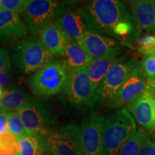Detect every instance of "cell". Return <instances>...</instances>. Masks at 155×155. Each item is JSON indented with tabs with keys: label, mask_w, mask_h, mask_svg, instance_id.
<instances>
[{
	"label": "cell",
	"mask_w": 155,
	"mask_h": 155,
	"mask_svg": "<svg viewBox=\"0 0 155 155\" xmlns=\"http://www.w3.org/2000/svg\"><path fill=\"white\" fill-rule=\"evenodd\" d=\"M147 135V133L142 129L137 130V132L124 145L118 155H137Z\"/></svg>",
	"instance_id": "22"
},
{
	"label": "cell",
	"mask_w": 155,
	"mask_h": 155,
	"mask_svg": "<svg viewBox=\"0 0 155 155\" xmlns=\"http://www.w3.org/2000/svg\"><path fill=\"white\" fill-rule=\"evenodd\" d=\"M66 4L55 0H31L22 13L27 31L32 35L40 33L46 25L66 13Z\"/></svg>",
	"instance_id": "5"
},
{
	"label": "cell",
	"mask_w": 155,
	"mask_h": 155,
	"mask_svg": "<svg viewBox=\"0 0 155 155\" xmlns=\"http://www.w3.org/2000/svg\"><path fill=\"white\" fill-rule=\"evenodd\" d=\"M152 5H153V7H154V15H155V0H152Z\"/></svg>",
	"instance_id": "33"
},
{
	"label": "cell",
	"mask_w": 155,
	"mask_h": 155,
	"mask_svg": "<svg viewBox=\"0 0 155 155\" xmlns=\"http://www.w3.org/2000/svg\"><path fill=\"white\" fill-rule=\"evenodd\" d=\"M12 70L0 71V88L3 91L13 86L12 85Z\"/></svg>",
	"instance_id": "30"
},
{
	"label": "cell",
	"mask_w": 155,
	"mask_h": 155,
	"mask_svg": "<svg viewBox=\"0 0 155 155\" xmlns=\"http://www.w3.org/2000/svg\"><path fill=\"white\" fill-rule=\"evenodd\" d=\"M155 50V36L147 35L139 40L138 50L145 55H149Z\"/></svg>",
	"instance_id": "27"
},
{
	"label": "cell",
	"mask_w": 155,
	"mask_h": 155,
	"mask_svg": "<svg viewBox=\"0 0 155 155\" xmlns=\"http://www.w3.org/2000/svg\"><path fill=\"white\" fill-rule=\"evenodd\" d=\"M141 71L146 80L155 78V56L148 55L144 57L140 63Z\"/></svg>",
	"instance_id": "26"
},
{
	"label": "cell",
	"mask_w": 155,
	"mask_h": 155,
	"mask_svg": "<svg viewBox=\"0 0 155 155\" xmlns=\"http://www.w3.org/2000/svg\"><path fill=\"white\" fill-rule=\"evenodd\" d=\"M138 64L133 59H118L100 83L96 93L95 103L100 102L108 106Z\"/></svg>",
	"instance_id": "7"
},
{
	"label": "cell",
	"mask_w": 155,
	"mask_h": 155,
	"mask_svg": "<svg viewBox=\"0 0 155 155\" xmlns=\"http://www.w3.org/2000/svg\"><path fill=\"white\" fill-rule=\"evenodd\" d=\"M80 45L93 59L101 58H118L123 48L115 39L87 31Z\"/></svg>",
	"instance_id": "11"
},
{
	"label": "cell",
	"mask_w": 155,
	"mask_h": 155,
	"mask_svg": "<svg viewBox=\"0 0 155 155\" xmlns=\"http://www.w3.org/2000/svg\"><path fill=\"white\" fill-rule=\"evenodd\" d=\"M3 92H4V91H3L2 89L1 88H0V97H1L2 96V94H3Z\"/></svg>",
	"instance_id": "34"
},
{
	"label": "cell",
	"mask_w": 155,
	"mask_h": 155,
	"mask_svg": "<svg viewBox=\"0 0 155 155\" xmlns=\"http://www.w3.org/2000/svg\"><path fill=\"white\" fill-rule=\"evenodd\" d=\"M39 38L50 54L63 57L68 37L55 22L50 23L42 28Z\"/></svg>",
	"instance_id": "16"
},
{
	"label": "cell",
	"mask_w": 155,
	"mask_h": 155,
	"mask_svg": "<svg viewBox=\"0 0 155 155\" xmlns=\"http://www.w3.org/2000/svg\"><path fill=\"white\" fill-rule=\"evenodd\" d=\"M137 131L134 119L127 108H121L108 116L104 123L102 155L119 154Z\"/></svg>",
	"instance_id": "3"
},
{
	"label": "cell",
	"mask_w": 155,
	"mask_h": 155,
	"mask_svg": "<svg viewBox=\"0 0 155 155\" xmlns=\"http://www.w3.org/2000/svg\"><path fill=\"white\" fill-rule=\"evenodd\" d=\"M7 113L0 112V134L8 131L7 129Z\"/></svg>",
	"instance_id": "31"
},
{
	"label": "cell",
	"mask_w": 155,
	"mask_h": 155,
	"mask_svg": "<svg viewBox=\"0 0 155 155\" xmlns=\"http://www.w3.org/2000/svg\"><path fill=\"white\" fill-rule=\"evenodd\" d=\"M31 0H0V10L22 13L25 10Z\"/></svg>",
	"instance_id": "25"
},
{
	"label": "cell",
	"mask_w": 155,
	"mask_h": 155,
	"mask_svg": "<svg viewBox=\"0 0 155 155\" xmlns=\"http://www.w3.org/2000/svg\"><path fill=\"white\" fill-rule=\"evenodd\" d=\"M19 155H48L46 141L38 137L26 135L19 139Z\"/></svg>",
	"instance_id": "21"
},
{
	"label": "cell",
	"mask_w": 155,
	"mask_h": 155,
	"mask_svg": "<svg viewBox=\"0 0 155 155\" xmlns=\"http://www.w3.org/2000/svg\"><path fill=\"white\" fill-rule=\"evenodd\" d=\"M146 81L150 90L153 93H155V78L153 79H150V80H146Z\"/></svg>",
	"instance_id": "32"
},
{
	"label": "cell",
	"mask_w": 155,
	"mask_h": 155,
	"mask_svg": "<svg viewBox=\"0 0 155 155\" xmlns=\"http://www.w3.org/2000/svg\"><path fill=\"white\" fill-rule=\"evenodd\" d=\"M154 97H155V93H154Z\"/></svg>",
	"instance_id": "36"
},
{
	"label": "cell",
	"mask_w": 155,
	"mask_h": 155,
	"mask_svg": "<svg viewBox=\"0 0 155 155\" xmlns=\"http://www.w3.org/2000/svg\"><path fill=\"white\" fill-rule=\"evenodd\" d=\"M32 99L24 90L17 86H12L4 91L0 97V112L11 113L17 111L24 104Z\"/></svg>",
	"instance_id": "19"
},
{
	"label": "cell",
	"mask_w": 155,
	"mask_h": 155,
	"mask_svg": "<svg viewBox=\"0 0 155 155\" xmlns=\"http://www.w3.org/2000/svg\"><path fill=\"white\" fill-rule=\"evenodd\" d=\"M28 35V31L19 14L0 10V40L18 41Z\"/></svg>",
	"instance_id": "14"
},
{
	"label": "cell",
	"mask_w": 155,
	"mask_h": 155,
	"mask_svg": "<svg viewBox=\"0 0 155 155\" xmlns=\"http://www.w3.org/2000/svg\"><path fill=\"white\" fill-rule=\"evenodd\" d=\"M54 22L68 38L78 44L88 31L81 17V11H68Z\"/></svg>",
	"instance_id": "15"
},
{
	"label": "cell",
	"mask_w": 155,
	"mask_h": 155,
	"mask_svg": "<svg viewBox=\"0 0 155 155\" xmlns=\"http://www.w3.org/2000/svg\"><path fill=\"white\" fill-rule=\"evenodd\" d=\"M119 58H101L93 59L87 66V72L93 88L96 93L97 89L101 83L111 65Z\"/></svg>",
	"instance_id": "20"
},
{
	"label": "cell",
	"mask_w": 155,
	"mask_h": 155,
	"mask_svg": "<svg viewBox=\"0 0 155 155\" xmlns=\"http://www.w3.org/2000/svg\"><path fill=\"white\" fill-rule=\"evenodd\" d=\"M28 134L45 141L51 130V112L45 101L32 98L17 111Z\"/></svg>",
	"instance_id": "6"
},
{
	"label": "cell",
	"mask_w": 155,
	"mask_h": 155,
	"mask_svg": "<svg viewBox=\"0 0 155 155\" xmlns=\"http://www.w3.org/2000/svg\"><path fill=\"white\" fill-rule=\"evenodd\" d=\"M55 59L35 35L25 36L11 47L12 65L22 75L35 73Z\"/></svg>",
	"instance_id": "2"
},
{
	"label": "cell",
	"mask_w": 155,
	"mask_h": 155,
	"mask_svg": "<svg viewBox=\"0 0 155 155\" xmlns=\"http://www.w3.org/2000/svg\"><path fill=\"white\" fill-rule=\"evenodd\" d=\"M70 101L78 106H92L96 91L89 79L87 68L70 71L65 89Z\"/></svg>",
	"instance_id": "9"
},
{
	"label": "cell",
	"mask_w": 155,
	"mask_h": 155,
	"mask_svg": "<svg viewBox=\"0 0 155 155\" xmlns=\"http://www.w3.org/2000/svg\"><path fill=\"white\" fill-rule=\"evenodd\" d=\"M149 55H154L155 56V50H154V51H152L150 54H149Z\"/></svg>",
	"instance_id": "35"
},
{
	"label": "cell",
	"mask_w": 155,
	"mask_h": 155,
	"mask_svg": "<svg viewBox=\"0 0 155 155\" xmlns=\"http://www.w3.org/2000/svg\"><path fill=\"white\" fill-rule=\"evenodd\" d=\"M128 109L136 121L145 129H155V97L151 91L144 92L128 104Z\"/></svg>",
	"instance_id": "13"
},
{
	"label": "cell",
	"mask_w": 155,
	"mask_h": 155,
	"mask_svg": "<svg viewBox=\"0 0 155 155\" xmlns=\"http://www.w3.org/2000/svg\"><path fill=\"white\" fill-rule=\"evenodd\" d=\"M131 4V11L139 30L155 31V15L152 1L128 2Z\"/></svg>",
	"instance_id": "17"
},
{
	"label": "cell",
	"mask_w": 155,
	"mask_h": 155,
	"mask_svg": "<svg viewBox=\"0 0 155 155\" xmlns=\"http://www.w3.org/2000/svg\"><path fill=\"white\" fill-rule=\"evenodd\" d=\"M19 139L9 131L0 134V155H19Z\"/></svg>",
	"instance_id": "23"
},
{
	"label": "cell",
	"mask_w": 155,
	"mask_h": 155,
	"mask_svg": "<svg viewBox=\"0 0 155 155\" xmlns=\"http://www.w3.org/2000/svg\"><path fill=\"white\" fill-rule=\"evenodd\" d=\"M70 70L63 60H53L32 75L29 84L32 94L48 97L65 91Z\"/></svg>",
	"instance_id": "4"
},
{
	"label": "cell",
	"mask_w": 155,
	"mask_h": 155,
	"mask_svg": "<svg viewBox=\"0 0 155 155\" xmlns=\"http://www.w3.org/2000/svg\"><path fill=\"white\" fill-rule=\"evenodd\" d=\"M63 57V60L65 62L70 71L87 68L93 60L80 44L68 38Z\"/></svg>",
	"instance_id": "18"
},
{
	"label": "cell",
	"mask_w": 155,
	"mask_h": 155,
	"mask_svg": "<svg viewBox=\"0 0 155 155\" xmlns=\"http://www.w3.org/2000/svg\"><path fill=\"white\" fill-rule=\"evenodd\" d=\"M137 155H155V143L147 134Z\"/></svg>",
	"instance_id": "28"
},
{
	"label": "cell",
	"mask_w": 155,
	"mask_h": 155,
	"mask_svg": "<svg viewBox=\"0 0 155 155\" xmlns=\"http://www.w3.org/2000/svg\"><path fill=\"white\" fill-rule=\"evenodd\" d=\"M105 118L92 114L83 120L81 134L83 155H102Z\"/></svg>",
	"instance_id": "10"
},
{
	"label": "cell",
	"mask_w": 155,
	"mask_h": 155,
	"mask_svg": "<svg viewBox=\"0 0 155 155\" xmlns=\"http://www.w3.org/2000/svg\"><path fill=\"white\" fill-rule=\"evenodd\" d=\"M46 144L50 155H83L81 129L74 124L53 130Z\"/></svg>",
	"instance_id": "8"
},
{
	"label": "cell",
	"mask_w": 155,
	"mask_h": 155,
	"mask_svg": "<svg viewBox=\"0 0 155 155\" xmlns=\"http://www.w3.org/2000/svg\"><path fill=\"white\" fill-rule=\"evenodd\" d=\"M148 91L150 90L141 71L140 63H139L108 106L111 108H121L129 104L137 97Z\"/></svg>",
	"instance_id": "12"
},
{
	"label": "cell",
	"mask_w": 155,
	"mask_h": 155,
	"mask_svg": "<svg viewBox=\"0 0 155 155\" xmlns=\"http://www.w3.org/2000/svg\"><path fill=\"white\" fill-rule=\"evenodd\" d=\"M6 70H12L11 58L7 50L0 47V71Z\"/></svg>",
	"instance_id": "29"
},
{
	"label": "cell",
	"mask_w": 155,
	"mask_h": 155,
	"mask_svg": "<svg viewBox=\"0 0 155 155\" xmlns=\"http://www.w3.org/2000/svg\"><path fill=\"white\" fill-rule=\"evenodd\" d=\"M7 129L9 133L15 135L18 139L28 135L18 112L7 113Z\"/></svg>",
	"instance_id": "24"
},
{
	"label": "cell",
	"mask_w": 155,
	"mask_h": 155,
	"mask_svg": "<svg viewBox=\"0 0 155 155\" xmlns=\"http://www.w3.org/2000/svg\"><path fill=\"white\" fill-rule=\"evenodd\" d=\"M87 29L128 44L138 35L131 9L119 0H94L81 10Z\"/></svg>",
	"instance_id": "1"
},
{
	"label": "cell",
	"mask_w": 155,
	"mask_h": 155,
	"mask_svg": "<svg viewBox=\"0 0 155 155\" xmlns=\"http://www.w3.org/2000/svg\"><path fill=\"white\" fill-rule=\"evenodd\" d=\"M154 143H155V141H154Z\"/></svg>",
	"instance_id": "37"
}]
</instances>
